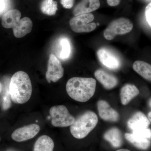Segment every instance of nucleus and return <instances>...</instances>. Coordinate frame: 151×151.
<instances>
[{
  "mask_svg": "<svg viewBox=\"0 0 151 151\" xmlns=\"http://www.w3.org/2000/svg\"><path fill=\"white\" fill-rule=\"evenodd\" d=\"M32 87L29 75L23 71H19L12 76L9 86L11 98L14 103L22 104L29 100Z\"/></svg>",
  "mask_w": 151,
  "mask_h": 151,
  "instance_id": "obj_1",
  "label": "nucleus"
},
{
  "mask_svg": "<svg viewBox=\"0 0 151 151\" xmlns=\"http://www.w3.org/2000/svg\"><path fill=\"white\" fill-rule=\"evenodd\" d=\"M96 81L92 78L75 77L67 81L66 90L68 94L76 101L85 102L94 95Z\"/></svg>",
  "mask_w": 151,
  "mask_h": 151,
  "instance_id": "obj_2",
  "label": "nucleus"
},
{
  "mask_svg": "<svg viewBox=\"0 0 151 151\" xmlns=\"http://www.w3.org/2000/svg\"><path fill=\"white\" fill-rule=\"evenodd\" d=\"M98 122V117L95 113L86 111L75 119L70 126V133L76 139H83L94 129Z\"/></svg>",
  "mask_w": 151,
  "mask_h": 151,
  "instance_id": "obj_3",
  "label": "nucleus"
},
{
  "mask_svg": "<svg viewBox=\"0 0 151 151\" xmlns=\"http://www.w3.org/2000/svg\"><path fill=\"white\" fill-rule=\"evenodd\" d=\"M49 112L51 118V124L55 127H69L73 124L75 120L64 105L53 106L50 108Z\"/></svg>",
  "mask_w": 151,
  "mask_h": 151,
  "instance_id": "obj_4",
  "label": "nucleus"
},
{
  "mask_svg": "<svg viewBox=\"0 0 151 151\" xmlns=\"http://www.w3.org/2000/svg\"><path fill=\"white\" fill-rule=\"evenodd\" d=\"M133 24L129 19L120 18L111 22L104 32L105 38L108 40L113 39L117 35L126 34L130 32Z\"/></svg>",
  "mask_w": 151,
  "mask_h": 151,
  "instance_id": "obj_5",
  "label": "nucleus"
},
{
  "mask_svg": "<svg viewBox=\"0 0 151 151\" xmlns=\"http://www.w3.org/2000/svg\"><path fill=\"white\" fill-rule=\"evenodd\" d=\"M94 15L91 13L82 14L72 18L69 21L71 29L76 33L89 32L96 28V24L92 22Z\"/></svg>",
  "mask_w": 151,
  "mask_h": 151,
  "instance_id": "obj_6",
  "label": "nucleus"
},
{
  "mask_svg": "<svg viewBox=\"0 0 151 151\" xmlns=\"http://www.w3.org/2000/svg\"><path fill=\"white\" fill-rule=\"evenodd\" d=\"M64 74V69L61 62L55 55L50 54L49 58L47 70L45 74L47 81L56 82L62 78Z\"/></svg>",
  "mask_w": 151,
  "mask_h": 151,
  "instance_id": "obj_7",
  "label": "nucleus"
},
{
  "mask_svg": "<svg viewBox=\"0 0 151 151\" xmlns=\"http://www.w3.org/2000/svg\"><path fill=\"white\" fill-rule=\"evenodd\" d=\"M40 129V127L37 124H29L15 130L12 134V138L16 142H24L34 137Z\"/></svg>",
  "mask_w": 151,
  "mask_h": 151,
  "instance_id": "obj_8",
  "label": "nucleus"
},
{
  "mask_svg": "<svg viewBox=\"0 0 151 151\" xmlns=\"http://www.w3.org/2000/svg\"><path fill=\"white\" fill-rule=\"evenodd\" d=\"M97 55L102 64L109 69L116 70L121 66L119 58L108 49H100L97 51Z\"/></svg>",
  "mask_w": 151,
  "mask_h": 151,
  "instance_id": "obj_9",
  "label": "nucleus"
},
{
  "mask_svg": "<svg viewBox=\"0 0 151 151\" xmlns=\"http://www.w3.org/2000/svg\"><path fill=\"white\" fill-rule=\"evenodd\" d=\"M97 106L99 116L101 119L108 122H115L119 121L120 117L119 113L111 108L106 101L99 100Z\"/></svg>",
  "mask_w": 151,
  "mask_h": 151,
  "instance_id": "obj_10",
  "label": "nucleus"
},
{
  "mask_svg": "<svg viewBox=\"0 0 151 151\" xmlns=\"http://www.w3.org/2000/svg\"><path fill=\"white\" fill-rule=\"evenodd\" d=\"M99 0H81L76 5L73 11L74 16L82 14L90 13L99 8Z\"/></svg>",
  "mask_w": 151,
  "mask_h": 151,
  "instance_id": "obj_11",
  "label": "nucleus"
},
{
  "mask_svg": "<svg viewBox=\"0 0 151 151\" xmlns=\"http://www.w3.org/2000/svg\"><path fill=\"white\" fill-rule=\"evenodd\" d=\"M150 122L145 114L141 112H137L128 121V127L132 130L141 129L148 128Z\"/></svg>",
  "mask_w": 151,
  "mask_h": 151,
  "instance_id": "obj_12",
  "label": "nucleus"
},
{
  "mask_svg": "<svg viewBox=\"0 0 151 151\" xmlns=\"http://www.w3.org/2000/svg\"><path fill=\"white\" fill-rule=\"evenodd\" d=\"M94 76L105 89H113L118 84V79L115 76L102 69L96 70Z\"/></svg>",
  "mask_w": 151,
  "mask_h": 151,
  "instance_id": "obj_13",
  "label": "nucleus"
},
{
  "mask_svg": "<svg viewBox=\"0 0 151 151\" xmlns=\"http://www.w3.org/2000/svg\"><path fill=\"white\" fill-rule=\"evenodd\" d=\"M32 22L30 19L27 17L23 18L12 29L14 35L17 38L24 37L32 31Z\"/></svg>",
  "mask_w": 151,
  "mask_h": 151,
  "instance_id": "obj_14",
  "label": "nucleus"
},
{
  "mask_svg": "<svg viewBox=\"0 0 151 151\" xmlns=\"http://www.w3.org/2000/svg\"><path fill=\"white\" fill-rule=\"evenodd\" d=\"M57 56L63 60H67L70 57L71 53L70 42L67 37L60 38L57 42L56 50Z\"/></svg>",
  "mask_w": 151,
  "mask_h": 151,
  "instance_id": "obj_15",
  "label": "nucleus"
},
{
  "mask_svg": "<svg viewBox=\"0 0 151 151\" xmlns=\"http://www.w3.org/2000/svg\"><path fill=\"white\" fill-rule=\"evenodd\" d=\"M21 17V13L18 10H10L3 16L2 25L5 28L13 29L19 21Z\"/></svg>",
  "mask_w": 151,
  "mask_h": 151,
  "instance_id": "obj_16",
  "label": "nucleus"
},
{
  "mask_svg": "<svg viewBox=\"0 0 151 151\" xmlns=\"http://www.w3.org/2000/svg\"><path fill=\"white\" fill-rule=\"evenodd\" d=\"M139 93L138 88L134 85L127 84L122 87L120 92L121 102L123 105H127L132 99Z\"/></svg>",
  "mask_w": 151,
  "mask_h": 151,
  "instance_id": "obj_17",
  "label": "nucleus"
},
{
  "mask_svg": "<svg viewBox=\"0 0 151 151\" xmlns=\"http://www.w3.org/2000/svg\"><path fill=\"white\" fill-rule=\"evenodd\" d=\"M104 139L111 143V145L115 148L121 147L123 144L122 133L117 128H111L105 132Z\"/></svg>",
  "mask_w": 151,
  "mask_h": 151,
  "instance_id": "obj_18",
  "label": "nucleus"
},
{
  "mask_svg": "<svg viewBox=\"0 0 151 151\" xmlns=\"http://www.w3.org/2000/svg\"><path fill=\"white\" fill-rule=\"evenodd\" d=\"M54 143L50 137L47 135L41 136L35 144L33 151H52Z\"/></svg>",
  "mask_w": 151,
  "mask_h": 151,
  "instance_id": "obj_19",
  "label": "nucleus"
},
{
  "mask_svg": "<svg viewBox=\"0 0 151 151\" xmlns=\"http://www.w3.org/2000/svg\"><path fill=\"white\" fill-rule=\"evenodd\" d=\"M134 70L143 78L148 81L151 80V65L144 61L137 60L133 65Z\"/></svg>",
  "mask_w": 151,
  "mask_h": 151,
  "instance_id": "obj_20",
  "label": "nucleus"
},
{
  "mask_svg": "<svg viewBox=\"0 0 151 151\" xmlns=\"http://www.w3.org/2000/svg\"><path fill=\"white\" fill-rule=\"evenodd\" d=\"M125 137L127 140L132 143L136 147L142 150L147 149L150 145L149 139L138 137L131 133H126Z\"/></svg>",
  "mask_w": 151,
  "mask_h": 151,
  "instance_id": "obj_21",
  "label": "nucleus"
},
{
  "mask_svg": "<svg viewBox=\"0 0 151 151\" xmlns=\"http://www.w3.org/2000/svg\"><path fill=\"white\" fill-rule=\"evenodd\" d=\"M57 10V2L53 0H43L41 5V11L47 15H54Z\"/></svg>",
  "mask_w": 151,
  "mask_h": 151,
  "instance_id": "obj_22",
  "label": "nucleus"
},
{
  "mask_svg": "<svg viewBox=\"0 0 151 151\" xmlns=\"http://www.w3.org/2000/svg\"><path fill=\"white\" fill-rule=\"evenodd\" d=\"M2 91V108L4 111L8 110L11 105V96L9 92V88L6 86L5 88L3 87Z\"/></svg>",
  "mask_w": 151,
  "mask_h": 151,
  "instance_id": "obj_23",
  "label": "nucleus"
},
{
  "mask_svg": "<svg viewBox=\"0 0 151 151\" xmlns=\"http://www.w3.org/2000/svg\"><path fill=\"white\" fill-rule=\"evenodd\" d=\"M132 134L138 137L146 138L149 139H150L151 137V130L148 128L135 130L133 131Z\"/></svg>",
  "mask_w": 151,
  "mask_h": 151,
  "instance_id": "obj_24",
  "label": "nucleus"
},
{
  "mask_svg": "<svg viewBox=\"0 0 151 151\" xmlns=\"http://www.w3.org/2000/svg\"><path fill=\"white\" fill-rule=\"evenodd\" d=\"M145 14L146 20L147 22L149 25L151 26V3H150L146 6L145 10Z\"/></svg>",
  "mask_w": 151,
  "mask_h": 151,
  "instance_id": "obj_25",
  "label": "nucleus"
},
{
  "mask_svg": "<svg viewBox=\"0 0 151 151\" xmlns=\"http://www.w3.org/2000/svg\"><path fill=\"white\" fill-rule=\"evenodd\" d=\"M60 3L65 9H70L73 7L74 0H60Z\"/></svg>",
  "mask_w": 151,
  "mask_h": 151,
  "instance_id": "obj_26",
  "label": "nucleus"
},
{
  "mask_svg": "<svg viewBox=\"0 0 151 151\" xmlns=\"http://www.w3.org/2000/svg\"><path fill=\"white\" fill-rule=\"evenodd\" d=\"M121 0H107L108 4L111 6H116L119 5Z\"/></svg>",
  "mask_w": 151,
  "mask_h": 151,
  "instance_id": "obj_27",
  "label": "nucleus"
},
{
  "mask_svg": "<svg viewBox=\"0 0 151 151\" xmlns=\"http://www.w3.org/2000/svg\"><path fill=\"white\" fill-rule=\"evenodd\" d=\"M6 7V0H0V14L2 13L5 10Z\"/></svg>",
  "mask_w": 151,
  "mask_h": 151,
  "instance_id": "obj_28",
  "label": "nucleus"
},
{
  "mask_svg": "<svg viewBox=\"0 0 151 151\" xmlns=\"http://www.w3.org/2000/svg\"><path fill=\"white\" fill-rule=\"evenodd\" d=\"M148 119H149V121H150V122H151V112H149L148 113Z\"/></svg>",
  "mask_w": 151,
  "mask_h": 151,
  "instance_id": "obj_29",
  "label": "nucleus"
},
{
  "mask_svg": "<svg viewBox=\"0 0 151 151\" xmlns=\"http://www.w3.org/2000/svg\"><path fill=\"white\" fill-rule=\"evenodd\" d=\"M116 151H131L129 150H127V149H120V150H118Z\"/></svg>",
  "mask_w": 151,
  "mask_h": 151,
  "instance_id": "obj_30",
  "label": "nucleus"
},
{
  "mask_svg": "<svg viewBox=\"0 0 151 151\" xmlns=\"http://www.w3.org/2000/svg\"><path fill=\"white\" fill-rule=\"evenodd\" d=\"M3 89V85L0 82V93H1V92L2 91Z\"/></svg>",
  "mask_w": 151,
  "mask_h": 151,
  "instance_id": "obj_31",
  "label": "nucleus"
},
{
  "mask_svg": "<svg viewBox=\"0 0 151 151\" xmlns=\"http://www.w3.org/2000/svg\"><path fill=\"white\" fill-rule=\"evenodd\" d=\"M150 103H149V104H149V105H150V107H151V99H150Z\"/></svg>",
  "mask_w": 151,
  "mask_h": 151,
  "instance_id": "obj_32",
  "label": "nucleus"
},
{
  "mask_svg": "<svg viewBox=\"0 0 151 151\" xmlns=\"http://www.w3.org/2000/svg\"><path fill=\"white\" fill-rule=\"evenodd\" d=\"M7 151H14V150H9Z\"/></svg>",
  "mask_w": 151,
  "mask_h": 151,
  "instance_id": "obj_33",
  "label": "nucleus"
},
{
  "mask_svg": "<svg viewBox=\"0 0 151 151\" xmlns=\"http://www.w3.org/2000/svg\"><path fill=\"white\" fill-rule=\"evenodd\" d=\"M147 1H151V0H147Z\"/></svg>",
  "mask_w": 151,
  "mask_h": 151,
  "instance_id": "obj_34",
  "label": "nucleus"
},
{
  "mask_svg": "<svg viewBox=\"0 0 151 151\" xmlns=\"http://www.w3.org/2000/svg\"><path fill=\"white\" fill-rule=\"evenodd\" d=\"M0 140H1V138H0Z\"/></svg>",
  "mask_w": 151,
  "mask_h": 151,
  "instance_id": "obj_35",
  "label": "nucleus"
}]
</instances>
